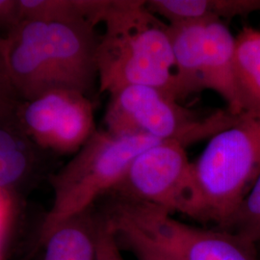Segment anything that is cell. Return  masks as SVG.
Wrapping results in <instances>:
<instances>
[{
	"mask_svg": "<svg viewBox=\"0 0 260 260\" xmlns=\"http://www.w3.org/2000/svg\"><path fill=\"white\" fill-rule=\"evenodd\" d=\"M89 20L21 21L2 37L3 52L20 101L55 90L89 96L98 74L101 36Z\"/></svg>",
	"mask_w": 260,
	"mask_h": 260,
	"instance_id": "6da1fadb",
	"label": "cell"
},
{
	"mask_svg": "<svg viewBox=\"0 0 260 260\" xmlns=\"http://www.w3.org/2000/svg\"><path fill=\"white\" fill-rule=\"evenodd\" d=\"M100 23L105 31L98 49L100 90L157 88L179 101L169 24L142 0H103Z\"/></svg>",
	"mask_w": 260,
	"mask_h": 260,
	"instance_id": "7a4b0ae2",
	"label": "cell"
},
{
	"mask_svg": "<svg viewBox=\"0 0 260 260\" xmlns=\"http://www.w3.org/2000/svg\"><path fill=\"white\" fill-rule=\"evenodd\" d=\"M260 172V118L244 113L193 162L195 217L224 229Z\"/></svg>",
	"mask_w": 260,
	"mask_h": 260,
	"instance_id": "3957f363",
	"label": "cell"
},
{
	"mask_svg": "<svg viewBox=\"0 0 260 260\" xmlns=\"http://www.w3.org/2000/svg\"><path fill=\"white\" fill-rule=\"evenodd\" d=\"M161 141L96 129L74 157L51 177L53 203L40 231V243L59 223L109 194L140 153Z\"/></svg>",
	"mask_w": 260,
	"mask_h": 260,
	"instance_id": "277c9868",
	"label": "cell"
},
{
	"mask_svg": "<svg viewBox=\"0 0 260 260\" xmlns=\"http://www.w3.org/2000/svg\"><path fill=\"white\" fill-rule=\"evenodd\" d=\"M105 129L118 135H146L184 147L210 139L232 126L239 117L219 110L201 116L157 88L132 85L109 93Z\"/></svg>",
	"mask_w": 260,
	"mask_h": 260,
	"instance_id": "5b68a950",
	"label": "cell"
},
{
	"mask_svg": "<svg viewBox=\"0 0 260 260\" xmlns=\"http://www.w3.org/2000/svg\"><path fill=\"white\" fill-rule=\"evenodd\" d=\"M179 99L203 90L218 93L233 115L244 114L237 87L235 36L223 21L169 25Z\"/></svg>",
	"mask_w": 260,
	"mask_h": 260,
	"instance_id": "8992f818",
	"label": "cell"
},
{
	"mask_svg": "<svg viewBox=\"0 0 260 260\" xmlns=\"http://www.w3.org/2000/svg\"><path fill=\"white\" fill-rule=\"evenodd\" d=\"M107 195L113 200L149 205L194 219L193 162L183 145L173 141L158 143L133 160Z\"/></svg>",
	"mask_w": 260,
	"mask_h": 260,
	"instance_id": "52a82bcc",
	"label": "cell"
},
{
	"mask_svg": "<svg viewBox=\"0 0 260 260\" xmlns=\"http://www.w3.org/2000/svg\"><path fill=\"white\" fill-rule=\"evenodd\" d=\"M103 209L138 229L178 260H256L254 243L223 229L191 225L156 207L113 199Z\"/></svg>",
	"mask_w": 260,
	"mask_h": 260,
	"instance_id": "ba28073f",
	"label": "cell"
},
{
	"mask_svg": "<svg viewBox=\"0 0 260 260\" xmlns=\"http://www.w3.org/2000/svg\"><path fill=\"white\" fill-rule=\"evenodd\" d=\"M16 118L40 149L61 155L75 154L96 130L89 96L72 90L21 101Z\"/></svg>",
	"mask_w": 260,
	"mask_h": 260,
	"instance_id": "9c48e42d",
	"label": "cell"
},
{
	"mask_svg": "<svg viewBox=\"0 0 260 260\" xmlns=\"http://www.w3.org/2000/svg\"><path fill=\"white\" fill-rule=\"evenodd\" d=\"M45 152L20 127L16 112L0 118V193L12 195L30 181Z\"/></svg>",
	"mask_w": 260,
	"mask_h": 260,
	"instance_id": "30bf717a",
	"label": "cell"
},
{
	"mask_svg": "<svg viewBox=\"0 0 260 260\" xmlns=\"http://www.w3.org/2000/svg\"><path fill=\"white\" fill-rule=\"evenodd\" d=\"M103 216L94 205L59 223L43 242L45 260H96Z\"/></svg>",
	"mask_w": 260,
	"mask_h": 260,
	"instance_id": "8fae6325",
	"label": "cell"
},
{
	"mask_svg": "<svg viewBox=\"0 0 260 260\" xmlns=\"http://www.w3.org/2000/svg\"><path fill=\"white\" fill-rule=\"evenodd\" d=\"M147 6L169 25L223 21L260 12V0H149Z\"/></svg>",
	"mask_w": 260,
	"mask_h": 260,
	"instance_id": "7c38bea8",
	"label": "cell"
},
{
	"mask_svg": "<svg viewBox=\"0 0 260 260\" xmlns=\"http://www.w3.org/2000/svg\"><path fill=\"white\" fill-rule=\"evenodd\" d=\"M235 76L244 113L260 118V31L245 27L235 36Z\"/></svg>",
	"mask_w": 260,
	"mask_h": 260,
	"instance_id": "4fadbf2b",
	"label": "cell"
},
{
	"mask_svg": "<svg viewBox=\"0 0 260 260\" xmlns=\"http://www.w3.org/2000/svg\"><path fill=\"white\" fill-rule=\"evenodd\" d=\"M103 0H18L19 22L89 20L100 24Z\"/></svg>",
	"mask_w": 260,
	"mask_h": 260,
	"instance_id": "5bb4252c",
	"label": "cell"
},
{
	"mask_svg": "<svg viewBox=\"0 0 260 260\" xmlns=\"http://www.w3.org/2000/svg\"><path fill=\"white\" fill-rule=\"evenodd\" d=\"M106 217L118 243L131 251L136 260H178L130 223L109 214L106 213Z\"/></svg>",
	"mask_w": 260,
	"mask_h": 260,
	"instance_id": "9a60e30c",
	"label": "cell"
},
{
	"mask_svg": "<svg viewBox=\"0 0 260 260\" xmlns=\"http://www.w3.org/2000/svg\"><path fill=\"white\" fill-rule=\"evenodd\" d=\"M223 230L254 244L260 242V172L251 190Z\"/></svg>",
	"mask_w": 260,
	"mask_h": 260,
	"instance_id": "2e32d148",
	"label": "cell"
},
{
	"mask_svg": "<svg viewBox=\"0 0 260 260\" xmlns=\"http://www.w3.org/2000/svg\"><path fill=\"white\" fill-rule=\"evenodd\" d=\"M20 102L10 77L3 52L2 37H0V118L13 115Z\"/></svg>",
	"mask_w": 260,
	"mask_h": 260,
	"instance_id": "e0dca14e",
	"label": "cell"
},
{
	"mask_svg": "<svg viewBox=\"0 0 260 260\" xmlns=\"http://www.w3.org/2000/svg\"><path fill=\"white\" fill-rule=\"evenodd\" d=\"M103 220L98 233L96 260H124L120 251V245L103 210Z\"/></svg>",
	"mask_w": 260,
	"mask_h": 260,
	"instance_id": "ac0fdd59",
	"label": "cell"
},
{
	"mask_svg": "<svg viewBox=\"0 0 260 260\" xmlns=\"http://www.w3.org/2000/svg\"><path fill=\"white\" fill-rule=\"evenodd\" d=\"M19 23L18 0H0V31L4 36Z\"/></svg>",
	"mask_w": 260,
	"mask_h": 260,
	"instance_id": "d6986e66",
	"label": "cell"
},
{
	"mask_svg": "<svg viewBox=\"0 0 260 260\" xmlns=\"http://www.w3.org/2000/svg\"><path fill=\"white\" fill-rule=\"evenodd\" d=\"M13 212V198L6 193H0V244L6 236Z\"/></svg>",
	"mask_w": 260,
	"mask_h": 260,
	"instance_id": "ffe728a7",
	"label": "cell"
},
{
	"mask_svg": "<svg viewBox=\"0 0 260 260\" xmlns=\"http://www.w3.org/2000/svg\"><path fill=\"white\" fill-rule=\"evenodd\" d=\"M0 260H2V257H1V253H0Z\"/></svg>",
	"mask_w": 260,
	"mask_h": 260,
	"instance_id": "44dd1931",
	"label": "cell"
}]
</instances>
